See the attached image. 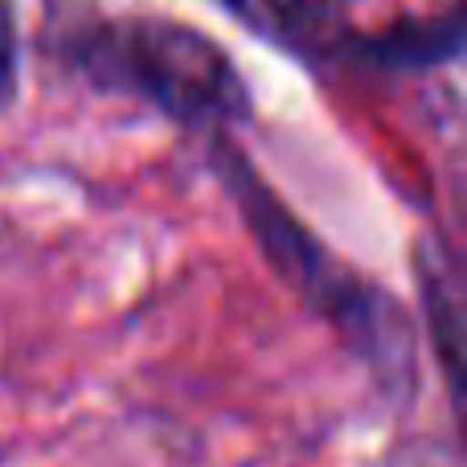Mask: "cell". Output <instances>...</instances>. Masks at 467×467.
I'll return each mask as SVG.
<instances>
[{"mask_svg": "<svg viewBox=\"0 0 467 467\" xmlns=\"http://www.w3.org/2000/svg\"><path fill=\"white\" fill-rule=\"evenodd\" d=\"M213 169L279 279L291 283L296 296L307 299L340 332V340L373 373L381 394L394 402H410L419 389V340L402 304L386 296L378 283H365L357 271H348L340 258H332L320 238H312L291 218L287 205L258 181L246 156L234 152L226 140H213Z\"/></svg>", "mask_w": 467, "mask_h": 467, "instance_id": "cell-1", "label": "cell"}, {"mask_svg": "<svg viewBox=\"0 0 467 467\" xmlns=\"http://www.w3.org/2000/svg\"><path fill=\"white\" fill-rule=\"evenodd\" d=\"M74 62L95 87L144 99L185 128H230L250 115V90L210 33L169 16H111L82 33Z\"/></svg>", "mask_w": 467, "mask_h": 467, "instance_id": "cell-2", "label": "cell"}, {"mask_svg": "<svg viewBox=\"0 0 467 467\" xmlns=\"http://www.w3.org/2000/svg\"><path fill=\"white\" fill-rule=\"evenodd\" d=\"M414 275H419V296L427 307L431 332H435L439 357L447 369V386L451 394H460V328H463V312H460V279H455L451 254L439 238L422 234L414 246Z\"/></svg>", "mask_w": 467, "mask_h": 467, "instance_id": "cell-3", "label": "cell"}, {"mask_svg": "<svg viewBox=\"0 0 467 467\" xmlns=\"http://www.w3.org/2000/svg\"><path fill=\"white\" fill-rule=\"evenodd\" d=\"M463 49V16L451 5L443 16H406L389 25L381 37L365 46V54L389 70H427V66L455 62Z\"/></svg>", "mask_w": 467, "mask_h": 467, "instance_id": "cell-4", "label": "cell"}, {"mask_svg": "<svg viewBox=\"0 0 467 467\" xmlns=\"http://www.w3.org/2000/svg\"><path fill=\"white\" fill-rule=\"evenodd\" d=\"M21 82V37H16L13 0H0V111H8Z\"/></svg>", "mask_w": 467, "mask_h": 467, "instance_id": "cell-5", "label": "cell"}, {"mask_svg": "<svg viewBox=\"0 0 467 467\" xmlns=\"http://www.w3.org/2000/svg\"><path fill=\"white\" fill-rule=\"evenodd\" d=\"M316 5H348V0H316Z\"/></svg>", "mask_w": 467, "mask_h": 467, "instance_id": "cell-6", "label": "cell"}]
</instances>
